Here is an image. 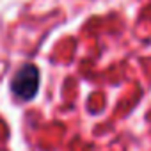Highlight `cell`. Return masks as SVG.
I'll return each instance as SVG.
<instances>
[{
	"mask_svg": "<svg viewBox=\"0 0 151 151\" xmlns=\"http://www.w3.org/2000/svg\"><path fill=\"white\" fill-rule=\"evenodd\" d=\"M39 89V69L32 64H27L16 71L11 80V91L18 100L30 101Z\"/></svg>",
	"mask_w": 151,
	"mask_h": 151,
	"instance_id": "cell-1",
	"label": "cell"
}]
</instances>
